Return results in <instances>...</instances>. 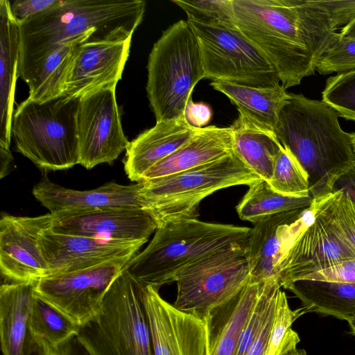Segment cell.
Segmentation results:
<instances>
[{"instance_id": "cell-45", "label": "cell", "mask_w": 355, "mask_h": 355, "mask_svg": "<svg viewBox=\"0 0 355 355\" xmlns=\"http://www.w3.org/2000/svg\"><path fill=\"white\" fill-rule=\"evenodd\" d=\"M13 163V157L10 149L0 147V178L8 174Z\"/></svg>"}, {"instance_id": "cell-33", "label": "cell", "mask_w": 355, "mask_h": 355, "mask_svg": "<svg viewBox=\"0 0 355 355\" xmlns=\"http://www.w3.org/2000/svg\"><path fill=\"white\" fill-rule=\"evenodd\" d=\"M307 311H310L304 306L292 310L288 305L286 293L280 289L272 328L264 355H282L296 347L300 338L291 329V325Z\"/></svg>"}, {"instance_id": "cell-46", "label": "cell", "mask_w": 355, "mask_h": 355, "mask_svg": "<svg viewBox=\"0 0 355 355\" xmlns=\"http://www.w3.org/2000/svg\"><path fill=\"white\" fill-rule=\"evenodd\" d=\"M339 33L344 36L355 38V19L344 26Z\"/></svg>"}, {"instance_id": "cell-12", "label": "cell", "mask_w": 355, "mask_h": 355, "mask_svg": "<svg viewBox=\"0 0 355 355\" xmlns=\"http://www.w3.org/2000/svg\"><path fill=\"white\" fill-rule=\"evenodd\" d=\"M76 123L79 164L87 169L112 162L130 143L122 128L116 87L104 88L81 97Z\"/></svg>"}, {"instance_id": "cell-41", "label": "cell", "mask_w": 355, "mask_h": 355, "mask_svg": "<svg viewBox=\"0 0 355 355\" xmlns=\"http://www.w3.org/2000/svg\"><path fill=\"white\" fill-rule=\"evenodd\" d=\"M58 0L10 1V10L15 19L21 24L36 15L52 7Z\"/></svg>"}, {"instance_id": "cell-13", "label": "cell", "mask_w": 355, "mask_h": 355, "mask_svg": "<svg viewBox=\"0 0 355 355\" xmlns=\"http://www.w3.org/2000/svg\"><path fill=\"white\" fill-rule=\"evenodd\" d=\"M53 215L35 217L3 214L0 219V269L12 282H35L48 274L40 245L51 230Z\"/></svg>"}, {"instance_id": "cell-20", "label": "cell", "mask_w": 355, "mask_h": 355, "mask_svg": "<svg viewBox=\"0 0 355 355\" xmlns=\"http://www.w3.org/2000/svg\"><path fill=\"white\" fill-rule=\"evenodd\" d=\"M141 187L140 182L123 185L113 182L94 189L80 191L44 178L33 187V194L51 214L119 207L146 210L148 202L141 193Z\"/></svg>"}, {"instance_id": "cell-19", "label": "cell", "mask_w": 355, "mask_h": 355, "mask_svg": "<svg viewBox=\"0 0 355 355\" xmlns=\"http://www.w3.org/2000/svg\"><path fill=\"white\" fill-rule=\"evenodd\" d=\"M132 38L80 44L63 95L78 98L116 87L128 59Z\"/></svg>"}, {"instance_id": "cell-1", "label": "cell", "mask_w": 355, "mask_h": 355, "mask_svg": "<svg viewBox=\"0 0 355 355\" xmlns=\"http://www.w3.org/2000/svg\"><path fill=\"white\" fill-rule=\"evenodd\" d=\"M239 31L275 69L286 89L313 75L338 33L315 0H232Z\"/></svg>"}, {"instance_id": "cell-47", "label": "cell", "mask_w": 355, "mask_h": 355, "mask_svg": "<svg viewBox=\"0 0 355 355\" xmlns=\"http://www.w3.org/2000/svg\"><path fill=\"white\" fill-rule=\"evenodd\" d=\"M282 355H306V353L304 349H298L295 347L288 351Z\"/></svg>"}, {"instance_id": "cell-16", "label": "cell", "mask_w": 355, "mask_h": 355, "mask_svg": "<svg viewBox=\"0 0 355 355\" xmlns=\"http://www.w3.org/2000/svg\"><path fill=\"white\" fill-rule=\"evenodd\" d=\"M312 220L309 207L277 214L255 223L246 248L250 280L277 279L281 259Z\"/></svg>"}, {"instance_id": "cell-6", "label": "cell", "mask_w": 355, "mask_h": 355, "mask_svg": "<svg viewBox=\"0 0 355 355\" xmlns=\"http://www.w3.org/2000/svg\"><path fill=\"white\" fill-rule=\"evenodd\" d=\"M147 96L156 122L184 116L196 84L205 73L197 37L187 20L163 31L148 64Z\"/></svg>"}, {"instance_id": "cell-30", "label": "cell", "mask_w": 355, "mask_h": 355, "mask_svg": "<svg viewBox=\"0 0 355 355\" xmlns=\"http://www.w3.org/2000/svg\"><path fill=\"white\" fill-rule=\"evenodd\" d=\"M83 41L55 48L43 61L31 81L27 84L28 98L44 102L63 95L78 46Z\"/></svg>"}, {"instance_id": "cell-11", "label": "cell", "mask_w": 355, "mask_h": 355, "mask_svg": "<svg viewBox=\"0 0 355 355\" xmlns=\"http://www.w3.org/2000/svg\"><path fill=\"white\" fill-rule=\"evenodd\" d=\"M132 258L47 276L35 282V293L80 326L99 311L110 287Z\"/></svg>"}, {"instance_id": "cell-49", "label": "cell", "mask_w": 355, "mask_h": 355, "mask_svg": "<svg viewBox=\"0 0 355 355\" xmlns=\"http://www.w3.org/2000/svg\"><path fill=\"white\" fill-rule=\"evenodd\" d=\"M351 137H352V146H353V150H354V159H355V132L351 133Z\"/></svg>"}, {"instance_id": "cell-7", "label": "cell", "mask_w": 355, "mask_h": 355, "mask_svg": "<svg viewBox=\"0 0 355 355\" xmlns=\"http://www.w3.org/2000/svg\"><path fill=\"white\" fill-rule=\"evenodd\" d=\"M76 336L91 355H154L144 287L122 271Z\"/></svg>"}, {"instance_id": "cell-36", "label": "cell", "mask_w": 355, "mask_h": 355, "mask_svg": "<svg viewBox=\"0 0 355 355\" xmlns=\"http://www.w3.org/2000/svg\"><path fill=\"white\" fill-rule=\"evenodd\" d=\"M187 15V21L236 28L232 0H172Z\"/></svg>"}, {"instance_id": "cell-21", "label": "cell", "mask_w": 355, "mask_h": 355, "mask_svg": "<svg viewBox=\"0 0 355 355\" xmlns=\"http://www.w3.org/2000/svg\"><path fill=\"white\" fill-rule=\"evenodd\" d=\"M200 129L189 125L184 116L156 122L130 141L125 150L123 164L128 178L140 182L150 168L187 143Z\"/></svg>"}, {"instance_id": "cell-35", "label": "cell", "mask_w": 355, "mask_h": 355, "mask_svg": "<svg viewBox=\"0 0 355 355\" xmlns=\"http://www.w3.org/2000/svg\"><path fill=\"white\" fill-rule=\"evenodd\" d=\"M281 286L276 278L264 281L257 302L244 327L235 355H246L270 312L276 307Z\"/></svg>"}, {"instance_id": "cell-37", "label": "cell", "mask_w": 355, "mask_h": 355, "mask_svg": "<svg viewBox=\"0 0 355 355\" xmlns=\"http://www.w3.org/2000/svg\"><path fill=\"white\" fill-rule=\"evenodd\" d=\"M322 96V101L340 116L355 121V70L329 77Z\"/></svg>"}, {"instance_id": "cell-23", "label": "cell", "mask_w": 355, "mask_h": 355, "mask_svg": "<svg viewBox=\"0 0 355 355\" xmlns=\"http://www.w3.org/2000/svg\"><path fill=\"white\" fill-rule=\"evenodd\" d=\"M233 151L230 127L205 126L176 151L150 168L141 182L182 173L210 163Z\"/></svg>"}, {"instance_id": "cell-8", "label": "cell", "mask_w": 355, "mask_h": 355, "mask_svg": "<svg viewBox=\"0 0 355 355\" xmlns=\"http://www.w3.org/2000/svg\"><path fill=\"white\" fill-rule=\"evenodd\" d=\"M259 179L233 151L182 173L141 182V193L148 202L146 211L158 227L171 220L198 218L199 205L208 196Z\"/></svg>"}, {"instance_id": "cell-39", "label": "cell", "mask_w": 355, "mask_h": 355, "mask_svg": "<svg viewBox=\"0 0 355 355\" xmlns=\"http://www.w3.org/2000/svg\"><path fill=\"white\" fill-rule=\"evenodd\" d=\"M317 2L327 12L336 31L341 30L355 19V0H320Z\"/></svg>"}, {"instance_id": "cell-15", "label": "cell", "mask_w": 355, "mask_h": 355, "mask_svg": "<svg viewBox=\"0 0 355 355\" xmlns=\"http://www.w3.org/2000/svg\"><path fill=\"white\" fill-rule=\"evenodd\" d=\"M154 355H207L204 320L176 309L164 300L159 289L144 287Z\"/></svg>"}, {"instance_id": "cell-48", "label": "cell", "mask_w": 355, "mask_h": 355, "mask_svg": "<svg viewBox=\"0 0 355 355\" xmlns=\"http://www.w3.org/2000/svg\"><path fill=\"white\" fill-rule=\"evenodd\" d=\"M352 333L355 336V317L347 320Z\"/></svg>"}, {"instance_id": "cell-4", "label": "cell", "mask_w": 355, "mask_h": 355, "mask_svg": "<svg viewBox=\"0 0 355 355\" xmlns=\"http://www.w3.org/2000/svg\"><path fill=\"white\" fill-rule=\"evenodd\" d=\"M251 228L211 223L198 218L168 221L148 246L123 267L142 287L159 288L175 282L178 273L197 260L226 246L248 242Z\"/></svg>"}, {"instance_id": "cell-28", "label": "cell", "mask_w": 355, "mask_h": 355, "mask_svg": "<svg viewBox=\"0 0 355 355\" xmlns=\"http://www.w3.org/2000/svg\"><path fill=\"white\" fill-rule=\"evenodd\" d=\"M284 288L295 294L310 311L347 321L355 317V284L301 279Z\"/></svg>"}, {"instance_id": "cell-32", "label": "cell", "mask_w": 355, "mask_h": 355, "mask_svg": "<svg viewBox=\"0 0 355 355\" xmlns=\"http://www.w3.org/2000/svg\"><path fill=\"white\" fill-rule=\"evenodd\" d=\"M309 209L355 253V203L336 191L313 199Z\"/></svg>"}, {"instance_id": "cell-18", "label": "cell", "mask_w": 355, "mask_h": 355, "mask_svg": "<svg viewBox=\"0 0 355 355\" xmlns=\"http://www.w3.org/2000/svg\"><path fill=\"white\" fill-rule=\"evenodd\" d=\"M312 214V213H311ZM294 241L281 259L277 279L281 287L303 279L343 261L355 259V253L318 215Z\"/></svg>"}, {"instance_id": "cell-5", "label": "cell", "mask_w": 355, "mask_h": 355, "mask_svg": "<svg viewBox=\"0 0 355 355\" xmlns=\"http://www.w3.org/2000/svg\"><path fill=\"white\" fill-rule=\"evenodd\" d=\"M79 101L62 95L44 102L27 98L20 103L11 125L16 150L44 170H64L79 164Z\"/></svg>"}, {"instance_id": "cell-17", "label": "cell", "mask_w": 355, "mask_h": 355, "mask_svg": "<svg viewBox=\"0 0 355 355\" xmlns=\"http://www.w3.org/2000/svg\"><path fill=\"white\" fill-rule=\"evenodd\" d=\"M116 241L56 234L51 230L40 238L47 276L71 272L120 258H132L146 243ZM46 276V277H47Z\"/></svg>"}, {"instance_id": "cell-44", "label": "cell", "mask_w": 355, "mask_h": 355, "mask_svg": "<svg viewBox=\"0 0 355 355\" xmlns=\"http://www.w3.org/2000/svg\"><path fill=\"white\" fill-rule=\"evenodd\" d=\"M339 191L355 203V166L340 176L336 182L332 192Z\"/></svg>"}, {"instance_id": "cell-31", "label": "cell", "mask_w": 355, "mask_h": 355, "mask_svg": "<svg viewBox=\"0 0 355 355\" xmlns=\"http://www.w3.org/2000/svg\"><path fill=\"white\" fill-rule=\"evenodd\" d=\"M79 327L35 293L29 319L31 343L57 347L77 336Z\"/></svg>"}, {"instance_id": "cell-34", "label": "cell", "mask_w": 355, "mask_h": 355, "mask_svg": "<svg viewBox=\"0 0 355 355\" xmlns=\"http://www.w3.org/2000/svg\"><path fill=\"white\" fill-rule=\"evenodd\" d=\"M276 191L293 196H311L306 173L289 151L282 147L268 182Z\"/></svg>"}, {"instance_id": "cell-40", "label": "cell", "mask_w": 355, "mask_h": 355, "mask_svg": "<svg viewBox=\"0 0 355 355\" xmlns=\"http://www.w3.org/2000/svg\"><path fill=\"white\" fill-rule=\"evenodd\" d=\"M302 279L355 284V259L343 261L322 270L310 274Z\"/></svg>"}, {"instance_id": "cell-26", "label": "cell", "mask_w": 355, "mask_h": 355, "mask_svg": "<svg viewBox=\"0 0 355 355\" xmlns=\"http://www.w3.org/2000/svg\"><path fill=\"white\" fill-rule=\"evenodd\" d=\"M230 126L233 150L254 173L270 182L277 157L282 148L276 134L243 111Z\"/></svg>"}, {"instance_id": "cell-22", "label": "cell", "mask_w": 355, "mask_h": 355, "mask_svg": "<svg viewBox=\"0 0 355 355\" xmlns=\"http://www.w3.org/2000/svg\"><path fill=\"white\" fill-rule=\"evenodd\" d=\"M263 283L250 280L236 296L204 315L207 355H235Z\"/></svg>"}, {"instance_id": "cell-38", "label": "cell", "mask_w": 355, "mask_h": 355, "mask_svg": "<svg viewBox=\"0 0 355 355\" xmlns=\"http://www.w3.org/2000/svg\"><path fill=\"white\" fill-rule=\"evenodd\" d=\"M315 70L323 75L355 70V38L338 33L335 41L318 61Z\"/></svg>"}, {"instance_id": "cell-9", "label": "cell", "mask_w": 355, "mask_h": 355, "mask_svg": "<svg viewBox=\"0 0 355 355\" xmlns=\"http://www.w3.org/2000/svg\"><path fill=\"white\" fill-rule=\"evenodd\" d=\"M247 244L226 246L180 271L175 278L173 306L202 318L209 310L236 296L250 280Z\"/></svg>"}, {"instance_id": "cell-2", "label": "cell", "mask_w": 355, "mask_h": 355, "mask_svg": "<svg viewBox=\"0 0 355 355\" xmlns=\"http://www.w3.org/2000/svg\"><path fill=\"white\" fill-rule=\"evenodd\" d=\"M145 10L141 0H58L20 24L19 77L29 83L45 58L64 44L132 38Z\"/></svg>"}, {"instance_id": "cell-42", "label": "cell", "mask_w": 355, "mask_h": 355, "mask_svg": "<svg viewBox=\"0 0 355 355\" xmlns=\"http://www.w3.org/2000/svg\"><path fill=\"white\" fill-rule=\"evenodd\" d=\"M28 355H91V354L76 336L57 347L31 343Z\"/></svg>"}, {"instance_id": "cell-14", "label": "cell", "mask_w": 355, "mask_h": 355, "mask_svg": "<svg viewBox=\"0 0 355 355\" xmlns=\"http://www.w3.org/2000/svg\"><path fill=\"white\" fill-rule=\"evenodd\" d=\"M51 214V230L65 235L116 241H148L157 228L152 216L141 208L64 211Z\"/></svg>"}, {"instance_id": "cell-25", "label": "cell", "mask_w": 355, "mask_h": 355, "mask_svg": "<svg viewBox=\"0 0 355 355\" xmlns=\"http://www.w3.org/2000/svg\"><path fill=\"white\" fill-rule=\"evenodd\" d=\"M20 24L0 1V147L10 149L11 125L19 58Z\"/></svg>"}, {"instance_id": "cell-10", "label": "cell", "mask_w": 355, "mask_h": 355, "mask_svg": "<svg viewBox=\"0 0 355 355\" xmlns=\"http://www.w3.org/2000/svg\"><path fill=\"white\" fill-rule=\"evenodd\" d=\"M188 22L198 42L205 78L262 88L281 84L270 61L237 28Z\"/></svg>"}, {"instance_id": "cell-3", "label": "cell", "mask_w": 355, "mask_h": 355, "mask_svg": "<svg viewBox=\"0 0 355 355\" xmlns=\"http://www.w3.org/2000/svg\"><path fill=\"white\" fill-rule=\"evenodd\" d=\"M339 114L322 101L290 94L275 134L308 175L313 199L332 192L337 180L355 166L351 134L342 130Z\"/></svg>"}, {"instance_id": "cell-43", "label": "cell", "mask_w": 355, "mask_h": 355, "mask_svg": "<svg viewBox=\"0 0 355 355\" xmlns=\"http://www.w3.org/2000/svg\"><path fill=\"white\" fill-rule=\"evenodd\" d=\"M212 114V110L208 104L203 102L195 103L192 98L189 100L184 112L187 123L196 128L207 125L211 121Z\"/></svg>"}, {"instance_id": "cell-29", "label": "cell", "mask_w": 355, "mask_h": 355, "mask_svg": "<svg viewBox=\"0 0 355 355\" xmlns=\"http://www.w3.org/2000/svg\"><path fill=\"white\" fill-rule=\"evenodd\" d=\"M248 186V191L237 205L236 211L241 219L254 224L277 214L307 209L313 200L311 196L299 197L279 193L263 179Z\"/></svg>"}, {"instance_id": "cell-27", "label": "cell", "mask_w": 355, "mask_h": 355, "mask_svg": "<svg viewBox=\"0 0 355 355\" xmlns=\"http://www.w3.org/2000/svg\"><path fill=\"white\" fill-rule=\"evenodd\" d=\"M210 85L227 96L238 110L275 133L279 113L290 97L281 84L262 88L212 80Z\"/></svg>"}, {"instance_id": "cell-24", "label": "cell", "mask_w": 355, "mask_h": 355, "mask_svg": "<svg viewBox=\"0 0 355 355\" xmlns=\"http://www.w3.org/2000/svg\"><path fill=\"white\" fill-rule=\"evenodd\" d=\"M35 282H11L0 288V340L3 355H28L29 319Z\"/></svg>"}]
</instances>
